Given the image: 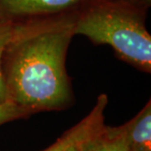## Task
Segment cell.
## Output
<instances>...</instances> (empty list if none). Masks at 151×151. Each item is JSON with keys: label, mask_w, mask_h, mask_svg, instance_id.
Here are the masks:
<instances>
[{"label": "cell", "mask_w": 151, "mask_h": 151, "mask_svg": "<svg viewBox=\"0 0 151 151\" xmlns=\"http://www.w3.org/2000/svg\"><path fill=\"white\" fill-rule=\"evenodd\" d=\"M74 35L73 25L62 23L12 28L1 59L7 101L31 114L70 107L66 58Z\"/></svg>", "instance_id": "6da1fadb"}, {"label": "cell", "mask_w": 151, "mask_h": 151, "mask_svg": "<svg viewBox=\"0 0 151 151\" xmlns=\"http://www.w3.org/2000/svg\"><path fill=\"white\" fill-rule=\"evenodd\" d=\"M151 0H93L73 25L74 35L105 44L118 58L151 72V37L146 19Z\"/></svg>", "instance_id": "7a4b0ae2"}, {"label": "cell", "mask_w": 151, "mask_h": 151, "mask_svg": "<svg viewBox=\"0 0 151 151\" xmlns=\"http://www.w3.org/2000/svg\"><path fill=\"white\" fill-rule=\"evenodd\" d=\"M93 0H0V21L12 28L43 24L74 25Z\"/></svg>", "instance_id": "3957f363"}, {"label": "cell", "mask_w": 151, "mask_h": 151, "mask_svg": "<svg viewBox=\"0 0 151 151\" xmlns=\"http://www.w3.org/2000/svg\"><path fill=\"white\" fill-rule=\"evenodd\" d=\"M107 104L108 96L104 93L99 94L94 106L83 119L42 151H78L81 148L104 129V111Z\"/></svg>", "instance_id": "277c9868"}, {"label": "cell", "mask_w": 151, "mask_h": 151, "mask_svg": "<svg viewBox=\"0 0 151 151\" xmlns=\"http://www.w3.org/2000/svg\"><path fill=\"white\" fill-rule=\"evenodd\" d=\"M129 151H151V102L129 122L119 126Z\"/></svg>", "instance_id": "5b68a950"}, {"label": "cell", "mask_w": 151, "mask_h": 151, "mask_svg": "<svg viewBox=\"0 0 151 151\" xmlns=\"http://www.w3.org/2000/svg\"><path fill=\"white\" fill-rule=\"evenodd\" d=\"M78 151H129L119 127H108Z\"/></svg>", "instance_id": "8992f818"}, {"label": "cell", "mask_w": 151, "mask_h": 151, "mask_svg": "<svg viewBox=\"0 0 151 151\" xmlns=\"http://www.w3.org/2000/svg\"><path fill=\"white\" fill-rule=\"evenodd\" d=\"M12 35V27L7 23L1 22L0 21V104L4 103L7 101V94H6V88L3 80L2 69H1V59L3 50H4L5 45L7 44L9 39Z\"/></svg>", "instance_id": "52a82bcc"}, {"label": "cell", "mask_w": 151, "mask_h": 151, "mask_svg": "<svg viewBox=\"0 0 151 151\" xmlns=\"http://www.w3.org/2000/svg\"><path fill=\"white\" fill-rule=\"evenodd\" d=\"M31 113L14 103L6 101L0 104V126L11 121L23 119L31 116Z\"/></svg>", "instance_id": "ba28073f"}]
</instances>
